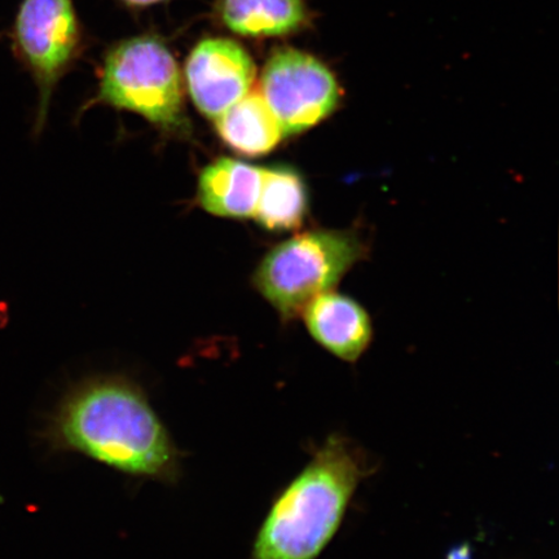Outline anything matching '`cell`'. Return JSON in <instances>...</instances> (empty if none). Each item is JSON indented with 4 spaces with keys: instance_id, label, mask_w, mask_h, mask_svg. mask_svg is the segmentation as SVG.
<instances>
[{
    "instance_id": "e0dca14e",
    "label": "cell",
    "mask_w": 559,
    "mask_h": 559,
    "mask_svg": "<svg viewBox=\"0 0 559 559\" xmlns=\"http://www.w3.org/2000/svg\"><path fill=\"white\" fill-rule=\"evenodd\" d=\"M2 37H3V34H0V39H2Z\"/></svg>"
},
{
    "instance_id": "277c9868",
    "label": "cell",
    "mask_w": 559,
    "mask_h": 559,
    "mask_svg": "<svg viewBox=\"0 0 559 559\" xmlns=\"http://www.w3.org/2000/svg\"><path fill=\"white\" fill-rule=\"evenodd\" d=\"M97 100L135 111L164 129L185 126L178 62L155 35H140L111 48L105 56Z\"/></svg>"
},
{
    "instance_id": "5b68a950",
    "label": "cell",
    "mask_w": 559,
    "mask_h": 559,
    "mask_svg": "<svg viewBox=\"0 0 559 559\" xmlns=\"http://www.w3.org/2000/svg\"><path fill=\"white\" fill-rule=\"evenodd\" d=\"M9 35L13 55L38 87L34 128L39 134L53 90L81 51L82 32L72 0H21Z\"/></svg>"
},
{
    "instance_id": "2e32d148",
    "label": "cell",
    "mask_w": 559,
    "mask_h": 559,
    "mask_svg": "<svg viewBox=\"0 0 559 559\" xmlns=\"http://www.w3.org/2000/svg\"><path fill=\"white\" fill-rule=\"evenodd\" d=\"M0 504H3V496L0 495Z\"/></svg>"
},
{
    "instance_id": "9c48e42d",
    "label": "cell",
    "mask_w": 559,
    "mask_h": 559,
    "mask_svg": "<svg viewBox=\"0 0 559 559\" xmlns=\"http://www.w3.org/2000/svg\"><path fill=\"white\" fill-rule=\"evenodd\" d=\"M263 169L221 158L202 171L199 200L209 213L226 218H249L260 200Z\"/></svg>"
},
{
    "instance_id": "4fadbf2b",
    "label": "cell",
    "mask_w": 559,
    "mask_h": 559,
    "mask_svg": "<svg viewBox=\"0 0 559 559\" xmlns=\"http://www.w3.org/2000/svg\"><path fill=\"white\" fill-rule=\"evenodd\" d=\"M123 3L131 7H150L166 2V0H122Z\"/></svg>"
},
{
    "instance_id": "9a60e30c",
    "label": "cell",
    "mask_w": 559,
    "mask_h": 559,
    "mask_svg": "<svg viewBox=\"0 0 559 559\" xmlns=\"http://www.w3.org/2000/svg\"><path fill=\"white\" fill-rule=\"evenodd\" d=\"M2 306V305H0ZM5 310H0V328H3L5 324V318H3V313Z\"/></svg>"
},
{
    "instance_id": "30bf717a",
    "label": "cell",
    "mask_w": 559,
    "mask_h": 559,
    "mask_svg": "<svg viewBox=\"0 0 559 559\" xmlns=\"http://www.w3.org/2000/svg\"><path fill=\"white\" fill-rule=\"evenodd\" d=\"M223 25L242 37H283L306 21L304 0H218Z\"/></svg>"
},
{
    "instance_id": "3957f363",
    "label": "cell",
    "mask_w": 559,
    "mask_h": 559,
    "mask_svg": "<svg viewBox=\"0 0 559 559\" xmlns=\"http://www.w3.org/2000/svg\"><path fill=\"white\" fill-rule=\"evenodd\" d=\"M361 241L340 230H311L272 249L254 282L284 320L298 317L314 297L331 292L362 257Z\"/></svg>"
},
{
    "instance_id": "7a4b0ae2",
    "label": "cell",
    "mask_w": 559,
    "mask_h": 559,
    "mask_svg": "<svg viewBox=\"0 0 559 559\" xmlns=\"http://www.w3.org/2000/svg\"><path fill=\"white\" fill-rule=\"evenodd\" d=\"M377 471L352 438L331 435L270 507L250 559H318L346 519L358 488Z\"/></svg>"
},
{
    "instance_id": "ba28073f",
    "label": "cell",
    "mask_w": 559,
    "mask_h": 559,
    "mask_svg": "<svg viewBox=\"0 0 559 559\" xmlns=\"http://www.w3.org/2000/svg\"><path fill=\"white\" fill-rule=\"evenodd\" d=\"M302 312L312 340L342 361L355 365L372 344V320L352 298L326 292L310 300Z\"/></svg>"
},
{
    "instance_id": "8992f818",
    "label": "cell",
    "mask_w": 559,
    "mask_h": 559,
    "mask_svg": "<svg viewBox=\"0 0 559 559\" xmlns=\"http://www.w3.org/2000/svg\"><path fill=\"white\" fill-rule=\"evenodd\" d=\"M261 95L283 136H289L330 117L338 107L341 91L323 62L295 48H282L271 55L263 69Z\"/></svg>"
},
{
    "instance_id": "52a82bcc",
    "label": "cell",
    "mask_w": 559,
    "mask_h": 559,
    "mask_svg": "<svg viewBox=\"0 0 559 559\" xmlns=\"http://www.w3.org/2000/svg\"><path fill=\"white\" fill-rule=\"evenodd\" d=\"M186 79L195 108L216 120L249 94L255 80V66L236 41L207 38L188 56Z\"/></svg>"
},
{
    "instance_id": "7c38bea8",
    "label": "cell",
    "mask_w": 559,
    "mask_h": 559,
    "mask_svg": "<svg viewBox=\"0 0 559 559\" xmlns=\"http://www.w3.org/2000/svg\"><path fill=\"white\" fill-rule=\"evenodd\" d=\"M307 213V190L300 175L290 167L263 169L260 200L254 218L262 227L285 233L300 227Z\"/></svg>"
},
{
    "instance_id": "6da1fadb",
    "label": "cell",
    "mask_w": 559,
    "mask_h": 559,
    "mask_svg": "<svg viewBox=\"0 0 559 559\" xmlns=\"http://www.w3.org/2000/svg\"><path fill=\"white\" fill-rule=\"evenodd\" d=\"M39 437L53 452L81 453L131 477L177 484L181 453L142 386L124 376L74 384Z\"/></svg>"
},
{
    "instance_id": "8fae6325",
    "label": "cell",
    "mask_w": 559,
    "mask_h": 559,
    "mask_svg": "<svg viewBox=\"0 0 559 559\" xmlns=\"http://www.w3.org/2000/svg\"><path fill=\"white\" fill-rule=\"evenodd\" d=\"M225 142L245 156H262L283 138L282 128L261 94H248L216 118Z\"/></svg>"
},
{
    "instance_id": "5bb4252c",
    "label": "cell",
    "mask_w": 559,
    "mask_h": 559,
    "mask_svg": "<svg viewBox=\"0 0 559 559\" xmlns=\"http://www.w3.org/2000/svg\"><path fill=\"white\" fill-rule=\"evenodd\" d=\"M449 559H471L469 549H466V547L457 548L456 550L452 551V554L449 556Z\"/></svg>"
}]
</instances>
